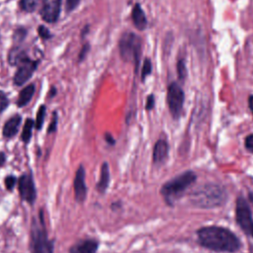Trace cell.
I'll list each match as a JSON object with an SVG mask.
<instances>
[{
	"label": "cell",
	"mask_w": 253,
	"mask_h": 253,
	"mask_svg": "<svg viewBox=\"0 0 253 253\" xmlns=\"http://www.w3.org/2000/svg\"><path fill=\"white\" fill-rule=\"evenodd\" d=\"M248 105H249L250 111H251L252 114H253V95L249 96V98H248Z\"/></svg>",
	"instance_id": "836d02e7"
},
{
	"label": "cell",
	"mask_w": 253,
	"mask_h": 253,
	"mask_svg": "<svg viewBox=\"0 0 253 253\" xmlns=\"http://www.w3.org/2000/svg\"><path fill=\"white\" fill-rule=\"evenodd\" d=\"M235 220L247 236L253 237V216L250 207L243 197H238L236 199Z\"/></svg>",
	"instance_id": "8992f818"
},
{
	"label": "cell",
	"mask_w": 253,
	"mask_h": 253,
	"mask_svg": "<svg viewBox=\"0 0 253 253\" xmlns=\"http://www.w3.org/2000/svg\"><path fill=\"white\" fill-rule=\"evenodd\" d=\"M120 53L126 61H134L138 64L140 52V39L132 34L126 33L120 40Z\"/></svg>",
	"instance_id": "5b68a950"
},
{
	"label": "cell",
	"mask_w": 253,
	"mask_h": 253,
	"mask_svg": "<svg viewBox=\"0 0 253 253\" xmlns=\"http://www.w3.org/2000/svg\"><path fill=\"white\" fill-rule=\"evenodd\" d=\"M154 104H155V100H154V96L152 94H150L147 98H146V104H145V110L146 111H151L154 108Z\"/></svg>",
	"instance_id": "83f0119b"
},
{
	"label": "cell",
	"mask_w": 253,
	"mask_h": 253,
	"mask_svg": "<svg viewBox=\"0 0 253 253\" xmlns=\"http://www.w3.org/2000/svg\"><path fill=\"white\" fill-rule=\"evenodd\" d=\"M151 72V62L149 59H145L144 63H143V67H142V71H141V79L142 81L145 79V77L147 75H149Z\"/></svg>",
	"instance_id": "cb8c5ba5"
},
{
	"label": "cell",
	"mask_w": 253,
	"mask_h": 253,
	"mask_svg": "<svg viewBox=\"0 0 253 253\" xmlns=\"http://www.w3.org/2000/svg\"><path fill=\"white\" fill-rule=\"evenodd\" d=\"M244 145H245V148H246L249 152L253 153V133H251V134H249V135H247V136L245 137Z\"/></svg>",
	"instance_id": "4316f807"
},
{
	"label": "cell",
	"mask_w": 253,
	"mask_h": 253,
	"mask_svg": "<svg viewBox=\"0 0 253 253\" xmlns=\"http://www.w3.org/2000/svg\"><path fill=\"white\" fill-rule=\"evenodd\" d=\"M35 93V85L34 84H30L28 86H26L24 89H22V91L19 93L18 99H17V106L19 108H23L25 107L33 98Z\"/></svg>",
	"instance_id": "e0dca14e"
},
{
	"label": "cell",
	"mask_w": 253,
	"mask_h": 253,
	"mask_svg": "<svg viewBox=\"0 0 253 253\" xmlns=\"http://www.w3.org/2000/svg\"><path fill=\"white\" fill-rule=\"evenodd\" d=\"M100 242L95 238L81 239L69 247V253H97Z\"/></svg>",
	"instance_id": "7c38bea8"
},
{
	"label": "cell",
	"mask_w": 253,
	"mask_h": 253,
	"mask_svg": "<svg viewBox=\"0 0 253 253\" xmlns=\"http://www.w3.org/2000/svg\"><path fill=\"white\" fill-rule=\"evenodd\" d=\"M111 208L113 211H117V210H120L122 208V203L121 202H115L111 205Z\"/></svg>",
	"instance_id": "d6a6232c"
},
{
	"label": "cell",
	"mask_w": 253,
	"mask_h": 253,
	"mask_svg": "<svg viewBox=\"0 0 253 253\" xmlns=\"http://www.w3.org/2000/svg\"><path fill=\"white\" fill-rule=\"evenodd\" d=\"M36 68H37V62L31 60L29 57L24 61H22L18 65V70L14 76L15 85L21 86L24 83H26L31 78Z\"/></svg>",
	"instance_id": "30bf717a"
},
{
	"label": "cell",
	"mask_w": 253,
	"mask_h": 253,
	"mask_svg": "<svg viewBox=\"0 0 253 253\" xmlns=\"http://www.w3.org/2000/svg\"><path fill=\"white\" fill-rule=\"evenodd\" d=\"M29 249L30 253H54V241L48 238L42 209H40L38 214L32 217Z\"/></svg>",
	"instance_id": "7a4b0ae2"
},
{
	"label": "cell",
	"mask_w": 253,
	"mask_h": 253,
	"mask_svg": "<svg viewBox=\"0 0 253 253\" xmlns=\"http://www.w3.org/2000/svg\"><path fill=\"white\" fill-rule=\"evenodd\" d=\"M177 70H178V76L181 80H184L186 77V67L184 60H179L177 64Z\"/></svg>",
	"instance_id": "d4e9b609"
},
{
	"label": "cell",
	"mask_w": 253,
	"mask_h": 253,
	"mask_svg": "<svg viewBox=\"0 0 253 253\" xmlns=\"http://www.w3.org/2000/svg\"><path fill=\"white\" fill-rule=\"evenodd\" d=\"M131 17H132V21L134 23V26L138 30H144L146 28V25H147L146 17H145V14H144V12L141 9L139 4H136L134 6V8L132 10V13H131Z\"/></svg>",
	"instance_id": "2e32d148"
},
{
	"label": "cell",
	"mask_w": 253,
	"mask_h": 253,
	"mask_svg": "<svg viewBox=\"0 0 253 253\" xmlns=\"http://www.w3.org/2000/svg\"><path fill=\"white\" fill-rule=\"evenodd\" d=\"M45 115H46V107L44 105H41L37 112V117H36V121H35V127L37 130L42 129V127L43 126L44 119H45Z\"/></svg>",
	"instance_id": "ffe728a7"
},
{
	"label": "cell",
	"mask_w": 253,
	"mask_h": 253,
	"mask_svg": "<svg viewBox=\"0 0 253 253\" xmlns=\"http://www.w3.org/2000/svg\"><path fill=\"white\" fill-rule=\"evenodd\" d=\"M104 139H105V141L107 142V144H109V145H111V146H114V145L116 144V139H115V137H114L113 134H112L111 132H109V131H106V132L104 133Z\"/></svg>",
	"instance_id": "f1b7e54d"
},
{
	"label": "cell",
	"mask_w": 253,
	"mask_h": 253,
	"mask_svg": "<svg viewBox=\"0 0 253 253\" xmlns=\"http://www.w3.org/2000/svg\"><path fill=\"white\" fill-rule=\"evenodd\" d=\"M196 173L191 170H187L165 182L160 189V194L163 197L164 202L168 206H173L174 203L182 197L186 190L196 182Z\"/></svg>",
	"instance_id": "3957f363"
},
{
	"label": "cell",
	"mask_w": 253,
	"mask_h": 253,
	"mask_svg": "<svg viewBox=\"0 0 253 253\" xmlns=\"http://www.w3.org/2000/svg\"><path fill=\"white\" fill-rule=\"evenodd\" d=\"M9 62L11 65H19L22 61L28 58L25 51L20 47L13 48L9 53Z\"/></svg>",
	"instance_id": "d6986e66"
},
{
	"label": "cell",
	"mask_w": 253,
	"mask_h": 253,
	"mask_svg": "<svg viewBox=\"0 0 253 253\" xmlns=\"http://www.w3.org/2000/svg\"><path fill=\"white\" fill-rule=\"evenodd\" d=\"M88 49V44H86L84 47H83V49H82V52L80 53V58H82L83 56H84V54H85V52H86V50Z\"/></svg>",
	"instance_id": "e575fe53"
},
{
	"label": "cell",
	"mask_w": 253,
	"mask_h": 253,
	"mask_svg": "<svg viewBox=\"0 0 253 253\" xmlns=\"http://www.w3.org/2000/svg\"><path fill=\"white\" fill-rule=\"evenodd\" d=\"M20 200L33 206L37 200V188L32 172L24 173L18 179Z\"/></svg>",
	"instance_id": "ba28073f"
},
{
	"label": "cell",
	"mask_w": 253,
	"mask_h": 253,
	"mask_svg": "<svg viewBox=\"0 0 253 253\" xmlns=\"http://www.w3.org/2000/svg\"><path fill=\"white\" fill-rule=\"evenodd\" d=\"M9 105V100L6 94L0 90V113L3 112Z\"/></svg>",
	"instance_id": "484cf974"
},
{
	"label": "cell",
	"mask_w": 253,
	"mask_h": 253,
	"mask_svg": "<svg viewBox=\"0 0 253 253\" xmlns=\"http://www.w3.org/2000/svg\"><path fill=\"white\" fill-rule=\"evenodd\" d=\"M41 0H21V8L26 12H33L39 5Z\"/></svg>",
	"instance_id": "44dd1931"
},
{
	"label": "cell",
	"mask_w": 253,
	"mask_h": 253,
	"mask_svg": "<svg viewBox=\"0 0 253 253\" xmlns=\"http://www.w3.org/2000/svg\"><path fill=\"white\" fill-rule=\"evenodd\" d=\"M110 180H111V174H110L109 163L107 161H104L101 165L99 181L96 184V189L100 194L103 195L106 193L110 185Z\"/></svg>",
	"instance_id": "9a60e30c"
},
{
	"label": "cell",
	"mask_w": 253,
	"mask_h": 253,
	"mask_svg": "<svg viewBox=\"0 0 253 253\" xmlns=\"http://www.w3.org/2000/svg\"><path fill=\"white\" fill-rule=\"evenodd\" d=\"M21 124H22V116L19 114H15L5 122L2 127V135L7 139L13 138L18 134Z\"/></svg>",
	"instance_id": "5bb4252c"
},
{
	"label": "cell",
	"mask_w": 253,
	"mask_h": 253,
	"mask_svg": "<svg viewBox=\"0 0 253 253\" xmlns=\"http://www.w3.org/2000/svg\"><path fill=\"white\" fill-rule=\"evenodd\" d=\"M74 199L78 204H83L87 197L86 186V170L83 164H80L75 172L73 179Z\"/></svg>",
	"instance_id": "9c48e42d"
},
{
	"label": "cell",
	"mask_w": 253,
	"mask_h": 253,
	"mask_svg": "<svg viewBox=\"0 0 253 253\" xmlns=\"http://www.w3.org/2000/svg\"><path fill=\"white\" fill-rule=\"evenodd\" d=\"M197 236L200 245L215 252L233 253L241 246L238 237L231 230L221 226L201 227L197 230Z\"/></svg>",
	"instance_id": "6da1fadb"
},
{
	"label": "cell",
	"mask_w": 253,
	"mask_h": 253,
	"mask_svg": "<svg viewBox=\"0 0 253 253\" xmlns=\"http://www.w3.org/2000/svg\"><path fill=\"white\" fill-rule=\"evenodd\" d=\"M185 95L182 88L175 82L171 83L167 89V104L171 116L177 120L180 118L184 106Z\"/></svg>",
	"instance_id": "52a82bcc"
},
{
	"label": "cell",
	"mask_w": 253,
	"mask_h": 253,
	"mask_svg": "<svg viewBox=\"0 0 253 253\" xmlns=\"http://www.w3.org/2000/svg\"><path fill=\"white\" fill-rule=\"evenodd\" d=\"M227 198L223 187L216 184H206L195 190L191 195L194 206L202 209H212L221 206Z\"/></svg>",
	"instance_id": "277c9868"
},
{
	"label": "cell",
	"mask_w": 253,
	"mask_h": 253,
	"mask_svg": "<svg viewBox=\"0 0 253 253\" xmlns=\"http://www.w3.org/2000/svg\"><path fill=\"white\" fill-rule=\"evenodd\" d=\"M7 156L4 151H0V167H3L6 164Z\"/></svg>",
	"instance_id": "1f68e13d"
},
{
	"label": "cell",
	"mask_w": 253,
	"mask_h": 253,
	"mask_svg": "<svg viewBox=\"0 0 253 253\" xmlns=\"http://www.w3.org/2000/svg\"><path fill=\"white\" fill-rule=\"evenodd\" d=\"M39 34H40V36H41L43 40L49 39V38L51 37V35H50V33L48 32V30H47L45 27H43V26H41V27L39 28Z\"/></svg>",
	"instance_id": "f546056e"
},
{
	"label": "cell",
	"mask_w": 253,
	"mask_h": 253,
	"mask_svg": "<svg viewBox=\"0 0 253 253\" xmlns=\"http://www.w3.org/2000/svg\"><path fill=\"white\" fill-rule=\"evenodd\" d=\"M169 144L165 138H159L154 146L152 151V162L155 165H161L165 162L168 157Z\"/></svg>",
	"instance_id": "4fadbf2b"
},
{
	"label": "cell",
	"mask_w": 253,
	"mask_h": 253,
	"mask_svg": "<svg viewBox=\"0 0 253 253\" xmlns=\"http://www.w3.org/2000/svg\"><path fill=\"white\" fill-rule=\"evenodd\" d=\"M61 0H44L41 15L42 18L48 23H54L58 19L60 13Z\"/></svg>",
	"instance_id": "8fae6325"
},
{
	"label": "cell",
	"mask_w": 253,
	"mask_h": 253,
	"mask_svg": "<svg viewBox=\"0 0 253 253\" xmlns=\"http://www.w3.org/2000/svg\"><path fill=\"white\" fill-rule=\"evenodd\" d=\"M80 0H66V10L67 11H72L73 9L76 8Z\"/></svg>",
	"instance_id": "4dcf8cb0"
},
{
	"label": "cell",
	"mask_w": 253,
	"mask_h": 253,
	"mask_svg": "<svg viewBox=\"0 0 253 253\" xmlns=\"http://www.w3.org/2000/svg\"><path fill=\"white\" fill-rule=\"evenodd\" d=\"M18 183V180H17V177L15 175H7L5 178H4V184H5V188L7 189V191L9 192H12L16 186V184Z\"/></svg>",
	"instance_id": "7402d4cb"
},
{
	"label": "cell",
	"mask_w": 253,
	"mask_h": 253,
	"mask_svg": "<svg viewBox=\"0 0 253 253\" xmlns=\"http://www.w3.org/2000/svg\"><path fill=\"white\" fill-rule=\"evenodd\" d=\"M57 122H58V116H57V113L54 111L52 113V118H51V121L47 126V129H46V133L47 134H50V133H53L56 131L57 129Z\"/></svg>",
	"instance_id": "603a6c76"
},
{
	"label": "cell",
	"mask_w": 253,
	"mask_h": 253,
	"mask_svg": "<svg viewBox=\"0 0 253 253\" xmlns=\"http://www.w3.org/2000/svg\"><path fill=\"white\" fill-rule=\"evenodd\" d=\"M34 126H35V121L31 118H27L25 121L24 126H23L22 133H21V140L25 144H28L31 141Z\"/></svg>",
	"instance_id": "ac0fdd59"
}]
</instances>
